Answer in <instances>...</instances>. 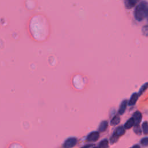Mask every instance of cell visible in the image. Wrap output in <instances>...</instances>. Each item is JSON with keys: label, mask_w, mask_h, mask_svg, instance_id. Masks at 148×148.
I'll return each instance as SVG.
<instances>
[{"label": "cell", "mask_w": 148, "mask_h": 148, "mask_svg": "<svg viewBox=\"0 0 148 148\" xmlns=\"http://www.w3.org/2000/svg\"><path fill=\"white\" fill-rule=\"evenodd\" d=\"M139 1V0H126L125 6L128 8H131L134 7Z\"/></svg>", "instance_id": "cell-8"}, {"label": "cell", "mask_w": 148, "mask_h": 148, "mask_svg": "<svg viewBox=\"0 0 148 148\" xmlns=\"http://www.w3.org/2000/svg\"><path fill=\"white\" fill-rule=\"evenodd\" d=\"M125 128L124 127L120 126V127H119L116 129V130L115 131V134L117 136H118L119 137L120 136H121V135H123L124 134V133H125Z\"/></svg>", "instance_id": "cell-9"}, {"label": "cell", "mask_w": 148, "mask_h": 148, "mask_svg": "<svg viewBox=\"0 0 148 148\" xmlns=\"http://www.w3.org/2000/svg\"><path fill=\"white\" fill-rule=\"evenodd\" d=\"M142 113L139 111H136L134 115H133V117L135 120V125H138L139 124L142 120Z\"/></svg>", "instance_id": "cell-4"}, {"label": "cell", "mask_w": 148, "mask_h": 148, "mask_svg": "<svg viewBox=\"0 0 148 148\" xmlns=\"http://www.w3.org/2000/svg\"><path fill=\"white\" fill-rule=\"evenodd\" d=\"M142 128L143 133L145 135H147L148 134V123H147V121H145L143 123V124L142 125Z\"/></svg>", "instance_id": "cell-13"}, {"label": "cell", "mask_w": 148, "mask_h": 148, "mask_svg": "<svg viewBox=\"0 0 148 148\" xmlns=\"http://www.w3.org/2000/svg\"><path fill=\"white\" fill-rule=\"evenodd\" d=\"M108 140L107 139H104L99 143L98 148H108Z\"/></svg>", "instance_id": "cell-11"}, {"label": "cell", "mask_w": 148, "mask_h": 148, "mask_svg": "<svg viewBox=\"0 0 148 148\" xmlns=\"http://www.w3.org/2000/svg\"><path fill=\"white\" fill-rule=\"evenodd\" d=\"M139 94L136 93H133L128 101V105L130 106H132V105H134L135 104L136 102L137 101L138 99V97H139Z\"/></svg>", "instance_id": "cell-6"}, {"label": "cell", "mask_w": 148, "mask_h": 148, "mask_svg": "<svg viewBox=\"0 0 148 148\" xmlns=\"http://www.w3.org/2000/svg\"><path fill=\"white\" fill-rule=\"evenodd\" d=\"M147 21H148V15H147Z\"/></svg>", "instance_id": "cell-22"}, {"label": "cell", "mask_w": 148, "mask_h": 148, "mask_svg": "<svg viewBox=\"0 0 148 148\" xmlns=\"http://www.w3.org/2000/svg\"><path fill=\"white\" fill-rule=\"evenodd\" d=\"M128 104V102L127 100H124L121 102L119 109V113L120 115H123L125 112Z\"/></svg>", "instance_id": "cell-5"}, {"label": "cell", "mask_w": 148, "mask_h": 148, "mask_svg": "<svg viewBox=\"0 0 148 148\" xmlns=\"http://www.w3.org/2000/svg\"><path fill=\"white\" fill-rule=\"evenodd\" d=\"M90 146H91V145H86V146H85L83 147L82 148H89Z\"/></svg>", "instance_id": "cell-20"}, {"label": "cell", "mask_w": 148, "mask_h": 148, "mask_svg": "<svg viewBox=\"0 0 148 148\" xmlns=\"http://www.w3.org/2000/svg\"><path fill=\"white\" fill-rule=\"evenodd\" d=\"M108 121H102L99 125L98 130L100 132H104L105 131L108 127Z\"/></svg>", "instance_id": "cell-10"}, {"label": "cell", "mask_w": 148, "mask_h": 148, "mask_svg": "<svg viewBox=\"0 0 148 148\" xmlns=\"http://www.w3.org/2000/svg\"><path fill=\"white\" fill-rule=\"evenodd\" d=\"M118 138H119V136H117V135L114 133V134H113V135H112V136H111V138H110V143H111L112 144L115 143V142L117 141V140L118 139Z\"/></svg>", "instance_id": "cell-17"}, {"label": "cell", "mask_w": 148, "mask_h": 148, "mask_svg": "<svg viewBox=\"0 0 148 148\" xmlns=\"http://www.w3.org/2000/svg\"><path fill=\"white\" fill-rule=\"evenodd\" d=\"M77 143V139L75 138L71 137L67 139L64 144V148H72L74 147Z\"/></svg>", "instance_id": "cell-2"}, {"label": "cell", "mask_w": 148, "mask_h": 148, "mask_svg": "<svg viewBox=\"0 0 148 148\" xmlns=\"http://www.w3.org/2000/svg\"><path fill=\"white\" fill-rule=\"evenodd\" d=\"M140 143L144 146H148V137H145L140 140Z\"/></svg>", "instance_id": "cell-16"}, {"label": "cell", "mask_w": 148, "mask_h": 148, "mask_svg": "<svg viewBox=\"0 0 148 148\" xmlns=\"http://www.w3.org/2000/svg\"><path fill=\"white\" fill-rule=\"evenodd\" d=\"M142 33L144 35L148 37V25L145 26L142 28Z\"/></svg>", "instance_id": "cell-18"}, {"label": "cell", "mask_w": 148, "mask_h": 148, "mask_svg": "<svg viewBox=\"0 0 148 148\" xmlns=\"http://www.w3.org/2000/svg\"><path fill=\"white\" fill-rule=\"evenodd\" d=\"M134 131L135 132V133L138 135H141L142 134V130L140 127H139V125H135V127L134 128Z\"/></svg>", "instance_id": "cell-14"}, {"label": "cell", "mask_w": 148, "mask_h": 148, "mask_svg": "<svg viewBox=\"0 0 148 148\" xmlns=\"http://www.w3.org/2000/svg\"><path fill=\"white\" fill-rule=\"evenodd\" d=\"M99 137H100V134L98 132L93 131L88 135L87 137V140L91 142H95L98 139Z\"/></svg>", "instance_id": "cell-3"}, {"label": "cell", "mask_w": 148, "mask_h": 148, "mask_svg": "<svg viewBox=\"0 0 148 148\" xmlns=\"http://www.w3.org/2000/svg\"><path fill=\"white\" fill-rule=\"evenodd\" d=\"M131 148H140V146L139 145H134L132 147H131Z\"/></svg>", "instance_id": "cell-19"}, {"label": "cell", "mask_w": 148, "mask_h": 148, "mask_svg": "<svg viewBox=\"0 0 148 148\" xmlns=\"http://www.w3.org/2000/svg\"><path fill=\"white\" fill-rule=\"evenodd\" d=\"M93 148H98V147H94Z\"/></svg>", "instance_id": "cell-21"}, {"label": "cell", "mask_w": 148, "mask_h": 148, "mask_svg": "<svg viewBox=\"0 0 148 148\" xmlns=\"http://www.w3.org/2000/svg\"><path fill=\"white\" fill-rule=\"evenodd\" d=\"M120 117L117 116H115L110 121V124L112 125H115L118 124L120 123Z\"/></svg>", "instance_id": "cell-12"}, {"label": "cell", "mask_w": 148, "mask_h": 148, "mask_svg": "<svg viewBox=\"0 0 148 148\" xmlns=\"http://www.w3.org/2000/svg\"><path fill=\"white\" fill-rule=\"evenodd\" d=\"M135 120L134 117H131L130 119H129L126 123L124 124V127L125 129H130L131 128H132L134 125H135Z\"/></svg>", "instance_id": "cell-7"}, {"label": "cell", "mask_w": 148, "mask_h": 148, "mask_svg": "<svg viewBox=\"0 0 148 148\" xmlns=\"http://www.w3.org/2000/svg\"><path fill=\"white\" fill-rule=\"evenodd\" d=\"M148 15V4L145 1H142L135 8L134 12L135 18L136 20L140 22Z\"/></svg>", "instance_id": "cell-1"}, {"label": "cell", "mask_w": 148, "mask_h": 148, "mask_svg": "<svg viewBox=\"0 0 148 148\" xmlns=\"http://www.w3.org/2000/svg\"><path fill=\"white\" fill-rule=\"evenodd\" d=\"M147 87H148V83H146L143 85H142L139 90V95H141L147 89Z\"/></svg>", "instance_id": "cell-15"}]
</instances>
